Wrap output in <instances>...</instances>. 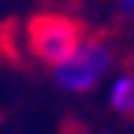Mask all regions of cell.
<instances>
[{
    "mask_svg": "<svg viewBox=\"0 0 134 134\" xmlns=\"http://www.w3.org/2000/svg\"><path fill=\"white\" fill-rule=\"evenodd\" d=\"M111 108L122 117H134V76L122 73L111 85Z\"/></svg>",
    "mask_w": 134,
    "mask_h": 134,
    "instance_id": "3957f363",
    "label": "cell"
},
{
    "mask_svg": "<svg viewBox=\"0 0 134 134\" xmlns=\"http://www.w3.org/2000/svg\"><path fill=\"white\" fill-rule=\"evenodd\" d=\"M120 15L122 18H134V0H120Z\"/></svg>",
    "mask_w": 134,
    "mask_h": 134,
    "instance_id": "277c9868",
    "label": "cell"
},
{
    "mask_svg": "<svg viewBox=\"0 0 134 134\" xmlns=\"http://www.w3.org/2000/svg\"><path fill=\"white\" fill-rule=\"evenodd\" d=\"M111 70V47L102 38H82V44L55 64V85L70 93H85Z\"/></svg>",
    "mask_w": 134,
    "mask_h": 134,
    "instance_id": "7a4b0ae2",
    "label": "cell"
},
{
    "mask_svg": "<svg viewBox=\"0 0 134 134\" xmlns=\"http://www.w3.org/2000/svg\"><path fill=\"white\" fill-rule=\"evenodd\" d=\"M85 32L79 26V20L67 18V15H35L26 20V47L29 53L44 61V64H61L67 55H70L79 44H82Z\"/></svg>",
    "mask_w": 134,
    "mask_h": 134,
    "instance_id": "6da1fadb",
    "label": "cell"
}]
</instances>
